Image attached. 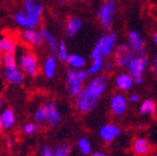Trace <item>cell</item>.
I'll list each match as a JSON object with an SVG mask.
<instances>
[{
	"label": "cell",
	"mask_w": 157,
	"mask_h": 156,
	"mask_svg": "<svg viewBox=\"0 0 157 156\" xmlns=\"http://www.w3.org/2000/svg\"><path fill=\"white\" fill-rule=\"evenodd\" d=\"M148 65L147 55L144 54H135L130 59L129 64L127 65V70L132 77L134 78V83L137 85H142L144 81L143 75L145 74L146 68Z\"/></svg>",
	"instance_id": "5b68a950"
},
{
	"label": "cell",
	"mask_w": 157,
	"mask_h": 156,
	"mask_svg": "<svg viewBox=\"0 0 157 156\" xmlns=\"http://www.w3.org/2000/svg\"><path fill=\"white\" fill-rule=\"evenodd\" d=\"M139 100V97L137 95H130L129 97V102L130 103H137Z\"/></svg>",
	"instance_id": "836d02e7"
},
{
	"label": "cell",
	"mask_w": 157,
	"mask_h": 156,
	"mask_svg": "<svg viewBox=\"0 0 157 156\" xmlns=\"http://www.w3.org/2000/svg\"><path fill=\"white\" fill-rule=\"evenodd\" d=\"M69 53H68V48H67V45L65 40H59L58 42V48H57V58L60 60L61 63L67 64V60H68V57H69Z\"/></svg>",
	"instance_id": "484cf974"
},
{
	"label": "cell",
	"mask_w": 157,
	"mask_h": 156,
	"mask_svg": "<svg viewBox=\"0 0 157 156\" xmlns=\"http://www.w3.org/2000/svg\"><path fill=\"white\" fill-rule=\"evenodd\" d=\"M3 129H5V126H3V123H2V120H1V118H0V134L3 132Z\"/></svg>",
	"instance_id": "8d00e7d4"
},
{
	"label": "cell",
	"mask_w": 157,
	"mask_h": 156,
	"mask_svg": "<svg viewBox=\"0 0 157 156\" xmlns=\"http://www.w3.org/2000/svg\"><path fill=\"white\" fill-rule=\"evenodd\" d=\"M108 85V78L106 75H97L94 78H91L90 80L86 83L82 89L89 95L96 99H100L104 93L107 89Z\"/></svg>",
	"instance_id": "8992f818"
},
{
	"label": "cell",
	"mask_w": 157,
	"mask_h": 156,
	"mask_svg": "<svg viewBox=\"0 0 157 156\" xmlns=\"http://www.w3.org/2000/svg\"><path fill=\"white\" fill-rule=\"evenodd\" d=\"M77 147L80 154L84 156H89L91 154V144L87 137H80L77 142Z\"/></svg>",
	"instance_id": "d4e9b609"
},
{
	"label": "cell",
	"mask_w": 157,
	"mask_h": 156,
	"mask_svg": "<svg viewBox=\"0 0 157 156\" xmlns=\"http://www.w3.org/2000/svg\"><path fill=\"white\" fill-rule=\"evenodd\" d=\"M67 65L69 66V68L82 69L86 66V59H85V57H82V55L70 54L68 60H67Z\"/></svg>",
	"instance_id": "603a6c76"
},
{
	"label": "cell",
	"mask_w": 157,
	"mask_h": 156,
	"mask_svg": "<svg viewBox=\"0 0 157 156\" xmlns=\"http://www.w3.org/2000/svg\"><path fill=\"white\" fill-rule=\"evenodd\" d=\"M57 72V56L50 54L41 64V74L47 79H52Z\"/></svg>",
	"instance_id": "5bb4252c"
},
{
	"label": "cell",
	"mask_w": 157,
	"mask_h": 156,
	"mask_svg": "<svg viewBox=\"0 0 157 156\" xmlns=\"http://www.w3.org/2000/svg\"><path fill=\"white\" fill-rule=\"evenodd\" d=\"M89 156H106V154L105 153H103V152H94V153H91Z\"/></svg>",
	"instance_id": "d590c367"
},
{
	"label": "cell",
	"mask_w": 157,
	"mask_h": 156,
	"mask_svg": "<svg viewBox=\"0 0 157 156\" xmlns=\"http://www.w3.org/2000/svg\"><path fill=\"white\" fill-rule=\"evenodd\" d=\"M89 74L86 69L69 68L66 72V90L69 97L75 98L86 85Z\"/></svg>",
	"instance_id": "3957f363"
},
{
	"label": "cell",
	"mask_w": 157,
	"mask_h": 156,
	"mask_svg": "<svg viewBox=\"0 0 157 156\" xmlns=\"http://www.w3.org/2000/svg\"><path fill=\"white\" fill-rule=\"evenodd\" d=\"M154 41H155V44H156V46H157V33L154 35Z\"/></svg>",
	"instance_id": "f35d334b"
},
{
	"label": "cell",
	"mask_w": 157,
	"mask_h": 156,
	"mask_svg": "<svg viewBox=\"0 0 157 156\" xmlns=\"http://www.w3.org/2000/svg\"><path fill=\"white\" fill-rule=\"evenodd\" d=\"M40 129H41V124L37 123V122H27L22 125L21 132L26 136H33L37 133H39Z\"/></svg>",
	"instance_id": "cb8c5ba5"
},
{
	"label": "cell",
	"mask_w": 157,
	"mask_h": 156,
	"mask_svg": "<svg viewBox=\"0 0 157 156\" xmlns=\"http://www.w3.org/2000/svg\"><path fill=\"white\" fill-rule=\"evenodd\" d=\"M116 42H117V35L115 33H105L97 40V45L99 46L101 49V54H103L104 58L108 57L109 55H112L116 48Z\"/></svg>",
	"instance_id": "7c38bea8"
},
{
	"label": "cell",
	"mask_w": 157,
	"mask_h": 156,
	"mask_svg": "<svg viewBox=\"0 0 157 156\" xmlns=\"http://www.w3.org/2000/svg\"><path fill=\"white\" fill-rule=\"evenodd\" d=\"M128 44L135 54L145 53V41H144L140 33L137 30H132L128 33Z\"/></svg>",
	"instance_id": "9a60e30c"
},
{
	"label": "cell",
	"mask_w": 157,
	"mask_h": 156,
	"mask_svg": "<svg viewBox=\"0 0 157 156\" xmlns=\"http://www.w3.org/2000/svg\"><path fill=\"white\" fill-rule=\"evenodd\" d=\"M33 119L41 125L54 128L61 123L63 116L58 108L57 103L54 100H49V102L42 103L41 105L36 108V111L33 113Z\"/></svg>",
	"instance_id": "6da1fadb"
},
{
	"label": "cell",
	"mask_w": 157,
	"mask_h": 156,
	"mask_svg": "<svg viewBox=\"0 0 157 156\" xmlns=\"http://www.w3.org/2000/svg\"><path fill=\"white\" fill-rule=\"evenodd\" d=\"M121 134V129L117 127L114 124H105L104 126L100 127L99 129V136L104 139L105 143L110 144L114 142L118 135Z\"/></svg>",
	"instance_id": "2e32d148"
},
{
	"label": "cell",
	"mask_w": 157,
	"mask_h": 156,
	"mask_svg": "<svg viewBox=\"0 0 157 156\" xmlns=\"http://www.w3.org/2000/svg\"><path fill=\"white\" fill-rule=\"evenodd\" d=\"M99 99L89 96L84 89L75 97V108L80 114H89L98 105Z\"/></svg>",
	"instance_id": "9c48e42d"
},
{
	"label": "cell",
	"mask_w": 157,
	"mask_h": 156,
	"mask_svg": "<svg viewBox=\"0 0 157 156\" xmlns=\"http://www.w3.org/2000/svg\"><path fill=\"white\" fill-rule=\"evenodd\" d=\"M84 1H93V0H84Z\"/></svg>",
	"instance_id": "ab89813d"
},
{
	"label": "cell",
	"mask_w": 157,
	"mask_h": 156,
	"mask_svg": "<svg viewBox=\"0 0 157 156\" xmlns=\"http://www.w3.org/2000/svg\"><path fill=\"white\" fill-rule=\"evenodd\" d=\"M40 31L42 33V37H44V41H45L47 48L49 49L50 54L56 55L57 54V48H58V40L56 39L54 33L46 27L40 28Z\"/></svg>",
	"instance_id": "ffe728a7"
},
{
	"label": "cell",
	"mask_w": 157,
	"mask_h": 156,
	"mask_svg": "<svg viewBox=\"0 0 157 156\" xmlns=\"http://www.w3.org/2000/svg\"><path fill=\"white\" fill-rule=\"evenodd\" d=\"M153 69H154V75L157 78V55L155 56L154 61H153Z\"/></svg>",
	"instance_id": "d6a6232c"
},
{
	"label": "cell",
	"mask_w": 157,
	"mask_h": 156,
	"mask_svg": "<svg viewBox=\"0 0 157 156\" xmlns=\"http://www.w3.org/2000/svg\"><path fill=\"white\" fill-rule=\"evenodd\" d=\"M134 55L135 53L130 48L129 44H121L119 46H116L114 50V63L117 67L124 68L127 67Z\"/></svg>",
	"instance_id": "30bf717a"
},
{
	"label": "cell",
	"mask_w": 157,
	"mask_h": 156,
	"mask_svg": "<svg viewBox=\"0 0 157 156\" xmlns=\"http://www.w3.org/2000/svg\"><path fill=\"white\" fill-rule=\"evenodd\" d=\"M18 49V42L10 35L0 37V56L6 54H15Z\"/></svg>",
	"instance_id": "e0dca14e"
},
{
	"label": "cell",
	"mask_w": 157,
	"mask_h": 156,
	"mask_svg": "<svg viewBox=\"0 0 157 156\" xmlns=\"http://www.w3.org/2000/svg\"><path fill=\"white\" fill-rule=\"evenodd\" d=\"M17 61L25 75L28 78H36L41 72V65L39 64V59L35 54V51L28 48H19L16 51Z\"/></svg>",
	"instance_id": "7a4b0ae2"
},
{
	"label": "cell",
	"mask_w": 157,
	"mask_h": 156,
	"mask_svg": "<svg viewBox=\"0 0 157 156\" xmlns=\"http://www.w3.org/2000/svg\"><path fill=\"white\" fill-rule=\"evenodd\" d=\"M18 64L17 61V56L15 54H6L0 56V66L1 67H7V66H12Z\"/></svg>",
	"instance_id": "f1b7e54d"
},
{
	"label": "cell",
	"mask_w": 157,
	"mask_h": 156,
	"mask_svg": "<svg viewBox=\"0 0 157 156\" xmlns=\"http://www.w3.org/2000/svg\"><path fill=\"white\" fill-rule=\"evenodd\" d=\"M132 150H133L134 155L136 156H149L153 153L154 147L148 142V139L138 137L136 139H134L133 145H132Z\"/></svg>",
	"instance_id": "4fadbf2b"
},
{
	"label": "cell",
	"mask_w": 157,
	"mask_h": 156,
	"mask_svg": "<svg viewBox=\"0 0 157 156\" xmlns=\"http://www.w3.org/2000/svg\"><path fill=\"white\" fill-rule=\"evenodd\" d=\"M114 65H115V63L106 61V63H104L103 70H105L106 72H113V69H114Z\"/></svg>",
	"instance_id": "1f68e13d"
},
{
	"label": "cell",
	"mask_w": 157,
	"mask_h": 156,
	"mask_svg": "<svg viewBox=\"0 0 157 156\" xmlns=\"http://www.w3.org/2000/svg\"><path fill=\"white\" fill-rule=\"evenodd\" d=\"M20 38L25 45L29 46L31 48H38L45 44L44 37L40 30H37V28L33 29H22L20 33Z\"/></svg>",
	"instance_id": "8fae6325"
},
{
	"label": "cell",
	"mask_w": 157,
	"mask_h": 156,
	"mask_svg": "<svg viewBox=\"0 0 157 156\" xmlns=\"http://www.w3.org/2000/svg\"><path fill=\"white\" fill-rule=\"evenodd\" d=\"M0 118L2 120L5 129H11L16 125V114L11 108H5L0 111Z\"/></svg>",
	"instance_id": "44dd1931"
},
{
	"label": "cell",
	"mask_w": 157,
	"mask_h": 156,
	"mask_svg": "<svg viewBox=\"0 0 157 156\" xmlns=\"http://www.w3.org/2000/svg\"><path fill=\"white\" fill-rule=\"evenodd\" d=\"M22 10L27 15L29 20L35 28L39 26L44 15V6L37 0H24L22 1Z\"/></svg>",
	"instance_id": "52a82bcc"
},
{
	"label": "cell",
	"mask_w": 157,
	"mask_h": 156,
	"mask_svg": "<svg viewBox=\"0 0 157 156\" xmlns=\"http://www.w3.org/2000/svg\"><path fill=\"white\" fill-rule=\"evenodd\" d=\"M40 156H56L55 155V150L50 145H42L40 147Z\"/></svg>",
	"instance_id": "4dcf8cb0"
},
{
	"label": "cell",
	"mask_w": 157,
	"mask_h": 156,
	"mask_svg": "<svg viewBox=\"0 0 157 156\" xmlns=\"http://www.w3.org/2000/svg\"><path fill=\"white\" fill-rule=\"evenodd\" d=\"M6 144L8 147H12V145H13V138L12 137H8L6 141Z\"/></svg>",
	"instance_id": "e575fe53"
},
{
	"label": "cell",
	"mask_w": 157,
	"mask_h": 156,
	"mask_svg": "<svg viewBox=\"0 0 157 156\" xmlns=\"http://www.w3.org/2000/svg\"><path fill=\"white\" fill-rule=\"evenodd\" d=\"M126 108L127 102L124 95L121 93L114 94V96L110 99V111H112L113 114L121 116L126 111Z\"/></svg>",
	"instance_id": "ac0fdd59"
},
{
	"label": "cell",
	"mask_w": 157,
	"mask_h": 156,
	"mask_svg": "<svg viewBox=\"0 0 157 156\" xmlns=\"http://www.w3.org/2000/svg\"><path fill=\"white\" fill-rule=\"evenodd\" d=\"M2 106H3V102L2 99H1V97H0V111H2Z\"/></svg>",
	"instance_id": "74e56055"
},
{
	"label": "cell",
	"mask_w": 157,
	"mask_h": 156,
	"mask_svg": "<svg viewBox=\"0 0 157 156\" xmlns=\"http://www.w3.org/2000/svg\"><path fill=\"white\" fill-rule=\"evenodd\" d=\"M82 27V20L77 16H70L68 17L65 24V33L67 37H74L80 31Z\"/></svg>",
	"instance_id": "d6986e66"
},
{
	"label": "cell",
	"mask_w": 157,
	"mask_h": 156,
	"mask_svg": "<svg viewBox=\"0 0 157 156\" xmlns=\"http://www.w3.org/2000/svg\"><path fill=\"white\" fill-rule=\"evenodd\" d=\"M26 77L27 76L25 75L24 70L19 67L18 64L12 65V66L1 67V78L7 84L19 86L24 84Z\"/></svg>",
	"instance_id": "ba28073f"
},
{
	"label": "cell",
	"mask_w": 157,
	"mask_h": 156,
	"mask_svg": "<svg viewBox=\"0 0 157 156\" xmlns=\"http://www.w3.org/2000/svg\"><path fill=\"white\" fill-rule=\"evenodd\" d=\"M104 58H97V59H93L90 63V66L88 67L87 72L89 76H96L100 70H103L104 67Z\"/></svg>",
	"instance_id": "83f0119b"
},
{
	"label": "cell",
	"mask_w": 157,
	"mask_h": 156,
	"mask_svg": "<svg viewBox=\"0 0 157 156\" xmlns=\"http://www.w3.org/2000/svg\"><path fill=\"white\" fill-rule=\"evenodd\" d=\"M117 3L116 0H104L96 12L99 25L105 30L112 29L113 22L115 19Z\"/></svg>",
	"instance_id": "277c9868"
},
{
	"label": "cell",
	"mask_w": 157,
	"mask_h": 156,
	"mask_svg": "<svg viewBox=\"0 0 157 156\" xmlns=\"http://www.w3.org/2000/svg\"><path fill=\"white\" fill-rule=\"evenodd\" d=\"M139 113L142 115H153L154 116L156 114V105L155 103L151 100V99H146L143 102V104L140 105V108H139Z\"/></svg>",
	"instance_id": "4316f807"
},
{
	"label": "cell",
	"mask_w": 157,
	"mask_h": 156,
	"mask_svg": "<svg viewBox=\"0 0 157 156\" xmlns=\"http://www.w3.org/2000/svg\"><path fill=\"white\" fill-rule=\"evenodd\" d=\"M54 150L56 156H69L71 153V146L67 143H61L57 145L56 147H54Z\"/></svg>",
	"instance_id": "f546056e"
},
{
	"label": "cell",
	"mask_w": 157,
	"mask_h": 156,
	"mask_svg": "<svg viewBox=\"0 0 157 156\" xmlns=\"http://www.w3.org/2000/svg\"><path fill=\"white\" fill-rule=\"evenodd\" d=\"M134 84V78L129 75V74H121L118 75L116 78V86L118 89L121 90H129L130 88L133 87Z\"/></svg>",
	"instance_id": "7402d4cb"
}]
</instances>
